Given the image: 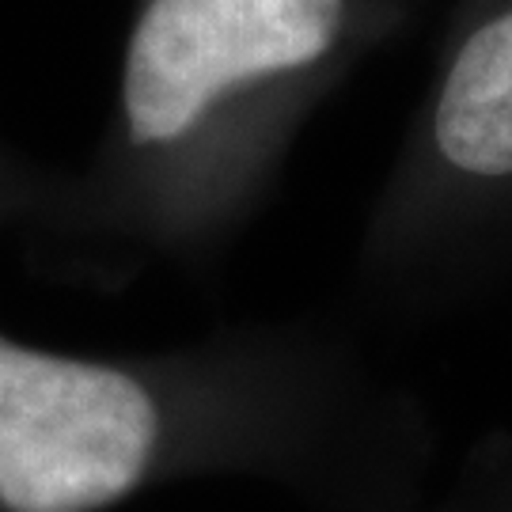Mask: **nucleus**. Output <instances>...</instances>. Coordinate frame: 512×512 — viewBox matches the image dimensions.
Returning a JSON list of instances; mask_svg holds the SVG:
<instances>
[{
  "mask_svg": "<svg viewBox=\"0 0 512 512\" xmlns=\"http://www.w3.org/2000/svg\"><path fill=\"white\" fill-rule=\"evenodd\" d=\"M346 16V0H145L122 69L129 141L171 145L224 95L323 61Z\"/></svg>",
  "mask_w": 512,
  "mask_h": 512,
  "instance_id": "2",
  "label": "nucleus"
},
{
  "mask_svg": "<svg viewBox=\"0 0 512 512\" xmlns=\"http://www.w3.org/2000/svg\"><path fill=\"white\" fill-rule=\"evenodd\" d=\"M160 440L148 387L122 368L0 338V509L99 512L145 478Z\"/></svg>",
  "mask_w": 512,
  "mask_h": 512,
  "instance_id": "1",
  "label": "nucleus"
}]
</instances>
